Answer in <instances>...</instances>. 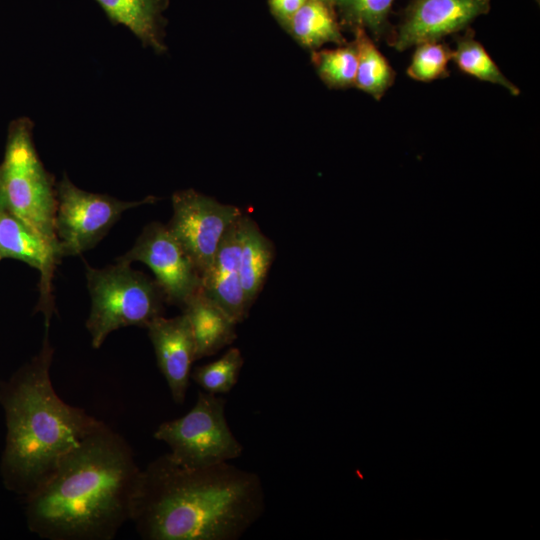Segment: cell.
I'll use <instances>...</instances> for the list:
<instances>
[{"label":"cell","instance_id":"1","mask_svg":"<svg viewBox=\"0 0 540 540\" xmlns=\"http://www.w3.org/2000/svg\"><path fill=\"white\" fill-rule=\"evenodd\" d=\"M141 476L130 444L103 423L24 497L28 529L46 540H112L132 520Z\"/></svg>","mask_w":540,"mask_h":540},{"label":"cell","instance_id":"2","mask_svg":"<svg viewBox=\"0 0 540 540\" xmlns=\"http://www.w3.org/2000/svg\"><path fill=\"white\" fill-rule=\"evenodd\" d=\"M264 511L255 472L229 462L185 468L166 453L142 469L131 521L145 540H238Z\"/></svg>","mask_w":540,"mask_h":540},{"label":"cell","instance_id":"3","mask_svg":"<svg viewBox=\"0 0 540 540\" xmlns=\"http://www.w3.org/2000/svg\"><path fill=\"white\" fill-rule=\"evenodd\" d=\"M45 328L39 352L0 384L6 422L1 458L5 487L25 497L48 479L62 458L104 422L56 393L50 368L54 349Z\"/></svg>","mask_w":540,"mask_h":540},{"label":"cell","instance_id":"4","mask_svg":"<svg viewBox=\"0 0 540 540\" xmlns=\"http://www.w3.org/2000/svg\"><path fill=\"white\" fill-rule=\"evenodd\" d=\"M33 128V121L26 116L8 126L0 164V207L27 224L60 262L55 233L56 183L37 153Z\"/></svg>","mask_w":540,"mask_h":540},{"label":"cell","instance_id":"5","mask_svg":"<svg viewBox=\"0 0 540 540\" xmlns=\"http://www.w3.org/2000/svg\"><path fill=\"white\" fill-rule=\"evenodd\" d=\"M86 280L91 299L86 328L94 349L100 348L115 330L146 328L163 316L166 299L162 289L156 280L128 263L116 261L100 269L86 264Z\"/></svg>","mask_w":540,"mask_h":540},{"label":"cell","instance_id":"6","mask_svg":"<svg viewBox=\"0 0 540 540\" xmlns=\"http://www.w3.org/2000/svg\"><path fill=\"white\" fill-rule=\"evenodd\" d=\"M226 400L199 391L194 406L183 416L161 423L154 438L169 447L178 465L206 468L241 456L243 445L232 433L225 415Z\"/></svg>","mask_w":540,"mask_h":540},{"label":"cell","instance_id":"7","mask_svg":"<svg viewBox=\"0 0 540 540\" xmlns=\"http://www.w3.org/2000/svg\"><path fill=\"white\" fill-rule=\"evenodd\" d=\"M55 233L60 257L80 255L98 244L131 208L155 203L148 196L138 201H122L107 194L85 191L64 174L56 183Z\"/></svg>","mask_w":540,"mask_h":540},{"label":"cell","instance_id":"8","mask_svg":"<svg viewBox=\"0 0 540 540\" xmlns=\"http://www.w3.org/2000/svg\"><path fill=\"white\" fill-rule=\"evenodd\" d=\"M172 208L167 227L202 276L223 235L242 212L234 205L222 204L194 189L176 191L172 195Z\"/></svg>","mask_w":540,"mask_h":540},{"label":"cell","instance_id":"9","mask_svg":"<svg viewBox=\"0 0 540 540\" xmlns=\"http://www.w3.org/2000/svg\"><path fill=\"white\" fill-rule=\"evenodd\" d=\"M116 261L142 262L154 273L166 302L182 308L201 289V275L184 248L159 222L148 224L133 247Z\"/></svg>","mask_w":540,"mask_h":540},{"label":"cell","instance_id":"10","mask_svg":"<svg viewBox=\"0 0 540 540\" xmlns=\"http://www.w3.org/2000/svg\"><path fill=\"white\" fill-rule=\"evenodd\" d=\"M490 10V0H411L398 27L387 39L398 51L468 28Z\"/></svg>","mask_w":540,"mask_h":540},{"label":"cell","instance_id":"11","mask_svg":"<svg viewBox=\"0 0 540 540\" xmlns=\"http://www.w3.org/2000/svg\"><path fill=\"white\" fill-rule=\"evenodd\" d=\"M157 365L164 376L173 401L182 404L189 387L195 342L187 316H159L146 327Z\"/></svg>","mask_w":540,"mask_h":540},{"label":"cell","instance_id":"12","mask_svg":"<svg viewBox=\"0 0 540 540\" xmlns=\"http://www.w3.org/2000/svg\"><path fill=\"white\" fill-rule=\"evenodd\" d=\"M13 258L39 270L40 299L37 310L49 328L53 315L52 279L59 263L43 240L21 219L0 207V259Z\"/></svg>","mask_w":540,"mask_h":540},{"label":"cell","instance_id":"13","mask_svg":"<svg viewBox=\"0 0 540 540\" xmlns=\"http://www.w3.org/2000/svg\"><path fill=\"white\" fill-rule=\"evenodd\" d=\"M240 217L223 235L210 266L201 276V290L237 324L249 313L239 272Z\"/></svg>","mask_w":540,"mask_h":540},{"label":"cell","instance_id":"14","mask_svg":"<svg viewBox=\"0 0 540 540\" xmlns=\"http://www.w3.org/2000/svg\"><path fill=\"white\" fill-rule=\"evenodd\" d=\"M95 1L113 25H123L144 47L151 48L155 53H166V20L162 13L168 7L169 0Z\"/></svg>","mask_w":540,"mask_h":540},{"label":"cell","instance_id":"15","mask_svg":"<svg viewBox=\"0 0 540 540\" xmlns=\"http://www.w3.org/2000/svg\"><path fill=\"white\" fill-rule=\"evenodd\" d=\"M182 310L192 328L196 360L216 354L237 338V323L201 289Z\"/></svg>","mask_w":540,"mask_h":540},{"label":"cell","instance_id":"16","mask_svg":"<svg viewBox=\"0 0 540 540\" xmlns=\"http://www.w3.org/2000/svg\"><path fill=\"white\" fill-rule=\"evenodd\" d=\"M274 257L273 243L248 215L240 217L239 272L246 310L260 293Z\"/></svg>","mask_w":540,"mask_h":540},{"label":"cell","instance_id":"17","mask_svg":"<svg viewBox=\"0 0 540 540\" xmlns=\"http://www.w3.org/2000/svg\"><path fill=\"white\" fill-rule=\"evenodd\" d=\"M286 29L299 45L312 51L326 43H347L334 7L322 0H307L292 16Z\"/></svg>","mask_w":540,"mask_h":540},{"label":"cell","instance_id":"18","mask_svg":"<svg viewBox=\"0 0 540 540\" xmlns=\"http://www.w3.org/2000/svg\"><path fill=\"white\" fill-rule=\"evenodd\" d=\"M353 32L357 48L354 86L374 99L380 100L393 85L395 71L366 30L356 28Z\"/></svg>","mask_w":540,"mask_h":540},{"label":"cell","instance_id":"19","mask_svg":"<svg viewBox=\"0 0 540 540\" xmlns=\"http://www.w3.org/2000/svg\"><path fill=\"white\" fill-rule=\"evenodd\" d=\"M458 69L478 80L505 88L511 95L521 92L499 69L484 46L474 38V32L468 29L456 39V48L452 50V59Z\"/></svg>","mask_w":540,"mask_h":540},{"label":"cell","instance_id":"20","mask_svg":"<svg viewBox=\"0 0 540 540\" xmlns=\"http://www.w3.org/2000/svg\"><path fill=\"white\" fill-rule=\"evenodd\" d=\"M394 0H334L341 22L352 30H368L374 39L386 37L392 33L389 28V14Z\"/></svg>","mask_w":540,"mask_h":540},{"label":"cell","instance_id":"21","mask_svg":"<svg viewBox=\"0 0 540 540\" xmlns=\"http://www.w3.org/2000/svg\"><path fill=\"white\" fill-rule=\"evenodd\" d=\"M312 63L319 78L332 89L354 86L357 70V48L354 40L333 49L314 50Z\"/></svg>","mask_w":540,"mask_h":540},{"label":"cell","instance_id":"22","mask_svg":"<svg viewBox=\"0 0 540 540\" xmlns=\"http://www.w3.org/2000/svg\"><path fill=\"white\" fill-rule=\"evenodd\" d=\"M244 358L238 348H230L218 360L195 367L190 378L210 394L229 393L237 384Z\"/></svg>","mask_w":540,"mask_h":540},{"label":"cell","instance_id":"23","mask_svg":"<svg viewBox=\"0 0 540 540\" xmlns=\"http://www.w3.org/2000/svg\"><path fill=\"white\" fill-rule=\"evenodd\" d=\"M452 59V49L440 41L425 42L416 46L407 75L413 80L430 82L449 76L447 65Z\"/></svg>","mask_w":540,"mask_h":540},{"label":"cell","instance_id":"24","mask_svg":"<svg viewBox=\"0 0 540 540\" xmlns=\"http://www.w3.org/2000/svg\"><path fill=\"white\" fill-rule=\"evenodd\" d=\"M307 0H269L271 13L286 28L292 16Z\"/></svg>","mask_w":540,"mask_h":540},{"label":"cell","instance_id":"25","mask_svg":"<svg viewBox=\"0 0 540 540\" xmlns=\"http://www.w3.org/2000/svg\"><path fill=\"white\" fill-rule=\"evenodd\" d=\"M322 1H324V2H326V3H328V4H330V5L333 6V1H334V0H322ZM333 7H334V6H333Z\"/></svg>","mask_w":540,"mask_h":540},{"label":"cell","instance_id":"26","mask_svg":"<svg viewBox=\"0 0 540 540\" xmlns=\"http://www.w3.org/2000/svg\"><path fill=\"white\" fill-rule=\"evenodd\" d=\"M0 261H1V259H0Z\"/></svg>","mask_w":540,"mask_h":540}]
</instances>
